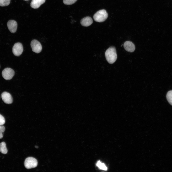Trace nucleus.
Returning a JSON list of instances; mask_svg holds the SVG:
<instances>
[{
    "instance_id": "20e7f679",
    "label": "nucleus",
    "mask_w": 172,
    "mask_h": 172,
    "mask_svg": "<svg viewBox=\"0 0 172 172\" xmlns=\"http://www.w3.org/2000/svg\"><path fill=\"white\" fill-rule=\"evenodd\" d=\"M2 74L3 77L6 80H10L14 76L15 72L12 69L7 68L3 70Z\"/></svg>"
},
{
    "instance_id": "9b49d317",
    "label": "nucleus",
    "mask_w": 172,
    "mask_h": 172,
    "mask_svg": "<svg viewBox=\"0 0 172 172\" xmlns=\"http://www.w3.org/2000/svg\"><path fill=\"white\" fill-rule=\"evenodd\" d=\"M45 1V0H32L30 4L31 6L34 9L38 8Z\"/></svg>"
},
{
    "instance_id": "412c9836",
    "label": "nucleus",
    "mask_w": 172,
    "mask_h": 172,
    "mask_svg": "<svg viewBox=\"0 0 172 172\" xmlns=\"http://www.w3.org/2000/svg\"></svg>"
},
{
    "instance_id": "39448f33",
    "label": "nucleus",
    "mask_w": 172,
    "mask_h": 172,
    "mask_svg": "<svg viewBox=\"0 0 172 172\" xmlns=\"http://www.w3.org/2000/svg\"><path fill=\"white\" fill-rule=\"evenodd\" d=\"M12 52L16 56H19L22 54L23 51V47L22 44L20 43H15L12 48Z\"/></svg>"
},
{
    "instance_id": "0eeeda50",
    "label": "nucleus",
    "mask_w": 172,
    "mask_h": 172,
    "mask_svg": "<svg viewBox=\"0 0 172 172\" xmlns=\"http://www.w3.org/2000/svg\"><path fill=\"white\" fill-rule=\"evenodd\" d=\"M1 98L3 101L8 104L11 103L13 102V99L11 95L6 92H4L1 94Z\"/></svg>"
},
{
    "instance_id": "f257e3e1",
    "label": "nucleus",
    "mask_w": 172,
    "mask_h": 172,
    "mask_svg": "<svg viewBox=\"0 0 172 172\" xmlns=\"http://www.w3.org/2000/svg\"><path fill=\"white\" fill-rule=\"evenodd\" d=\"M105 56L107 60L110 64H112L115 62L117 58V55L115 48L111 46L106 51Z\"/></svg>"
},
{
    "instance_id": "4468645a",
    "label": "nucleus",
    "mask_w": 172,
    "mask_h": 172,
    "mask_svg": "<svg viewBox=\"0 0 172 172\" xmlns=\"http://www.w3.org/2000/svg\"><path fill=\"white\" fill-rule=\"evenodd\" d=\"M166 97L169 103L172 105V90L170 91L167 92Z\"/></svg>"
},
{
    "instance_id": "aec40b11",
    "label": "nucleus",
    "mask_w": 172,
    "mask_h": 172,
    "mask_svg": "<svg viewBox=\"0 0 172 172\" xmlns=\"http://www.w3.org/2000/svg\"></svg>"
},
{
    "instance_id": "f03ea898",
    "label": "nucleus",
    "mask_w": 172,
    "mask_h": 172,
    "mask_svg": "<svg viewBox=\"0 0 172 172\" xmlns=\"http://www.w3.org/2000/svg\"><path fill=\"white\" fill-rule=\"evenodd\" d=\"M108 14L104 9L100 10L97 12L93 16V18L96 22H102L105 21L107 18Z\"/></svg>"
},
{
    "instance_id": "9d476101",
    "label": "nucleus",
    "mask_w": 172,
    "mask_h": 172,
    "mask_svg": "<svg viewBox=\"0 0 172 172\" xmlns=\"http://www.w3.org/2000/svg\"><path fill=\"white\" fill-rule=\"evenodd\" d=\"M93 22L92 19L91 17L87 16L82 18L81 20L80 23L83 26L88 27L91 25Z\"/></svg>"
},
{
    "instance_id": "f3484780",
    "label": "nucleus",
    "mask_w": 172,
    "mask_h": 172,
    "mask_svg": "<svg viewBox=\"0 0 172 172\" xmlns=\"http://www.w3.org/2000/svg\"><path fill=\"white\" fill-rule=\"evenodd\" d=\"M5 130V127L3 126L0 125V139H2L3 136V133Z\"/></svg>"
},
{
    "instance_id": "f8f14e48",
    "label": "nucleus",
    "mask_w": 172,
    "mask_h": 172,
    "mask_svg": "<svg viewBox=\"0 0 172 172\" xmlns=\"http://www.w3.org/2000/svg\"><path fill=\"white\" fill-rule=\"evenodd\" d=\"M0 152L4 154H6L8 152L6 144L4 142L0 143Z\"/></svg>"
},
{
    "instance_id": "a211bd4d",
    "label": "nucleus",
    "mask_w": 172,
    "mask_h": 172,
    "mask_svg": "<svg viewBox=\"0 0 172 172\" xmlns=\"http://www.w3.org/2000/svg\"><path fill=\"white\" fill-rule=\"evenodd\" d=\"M5 123V120L4 117L0 114V125L4 124Z\"/></svg>"
},
{
    "instance_id": "6e6552de",
    "label": "nucleus",
    "mask_w": 172,
    "mask_h": 172,
    "mask_svg": "<svg viewBox=\"0 0 172 172\" xmlns=\"http://www.w3.org/2000/svg\"><path fill=\"white\" fill-rule=\"evenodd\" d=\"M7 25L9 30L11 32L14 33L16 32L17 25L16 21L13 20H10L8 22Z\"/></svg>"
},
{
    "instance_id": "1a4fd4ad",
    "label": "nucleus",
    "mask_w": 172,
    "mask_h": 172,
    "mask_svg": "<svg viewBox=\"0 0 172 172\" xmlns=\"http://www.w3.org/2000/svg\"><path fill=\"white\" fill-rule=\"evenodd\" d=\"M124 49L127 51L132 52L135 50V47L134 44L132 42L127 41L125 42L124 44Z\"/></svg>"
},
{
    "instance_id": "7ed1b4c3",
    "label": "nucleus",
    "mask_w": 172,
    "mask_h": 172,
    "mask_svg": "<svg viewBox=\"0 0 172 172\" xmlns=\"http://www.w3.org/2000/svg\"><path fill=\"white\" fill-rule=\"evenodd\" d=\"M38 163V161L36 159L32 157H29L25 160L24 165L26 168L30 169L36 167Z\"/></svg>"
},
{
    "instance_id": "ddd939ff",
    "label": "nucleus",
    "mask_w": 172,
    "mask_h": 172,
    "mask_svg": "<svg viewBox=\"0 0 172 172\" xmlns=\"http://www.w3.org/2000/svg\"><path fill=\"white\" fill-rule=\"evenodd\" d=\"M96 165L101 169L104 170H107V168L105 165L100 161L97 162L96 163Z\"/></svg>"
},
{
    "instance_id": "2eb2a0df",
    "label": "nucleus",
    "mask_w": 172,
    "mask_h": 172,
    "mask_svg": "<svg viewBox=\"0 0 172 172\" xmlns=\"http://www.w3.org/2000/svg\"><path fill=\"white\" fill-rule=\"evenodd\" d=\"M11 0H0V6H5L8 5L10 3Z\"/></svg>"
},
{
    "instance_id": "423d86ee",
    "label": "nucleus",
    "mask_w": 172,
    "mask_h": 172,
    "mask_svg": "<svg viewBox=\"0 0 172 172\" xmlns=\"http://www.w3.org/2000/svg\"><path fill=\"white\" fill-rule=\"evenodd\" d=\"M30 45L32 50L33 52L38 53L41 51L42 49V45L37 40H32L31 41Z\"/></svg>"
},
{
    "instance_id": "6ab92c4d",
    "label": "nucleus",
    "mask_w": 172,
    "mask_h": 172,
    "mask_svg": "<svg viewBox=\"0 0 172 172\" xmlns=\"http://www.w3.org/2000/svg\"><path fill=\"white\" fill-rule=\"evenodd\" d=\"M35 147L36 148H38V147L37 146H35Z\"/></svg>"
},
{
    "instance_id": "dca6fc26",
    "label": "nucleus",
    "mask_w": 172,
    "mask_h": 172,
    "mask_svg": "<svg viewBox=\"0 0 172 172\" xmlns=\"http://www.w3.org/2000/svg\"><path fill=\"white\" fill-rule=\"evenodd\" d=\"M77 0H63L64 4L66 5H71L75 3Z\"/></svg>"
}]
</instances>
